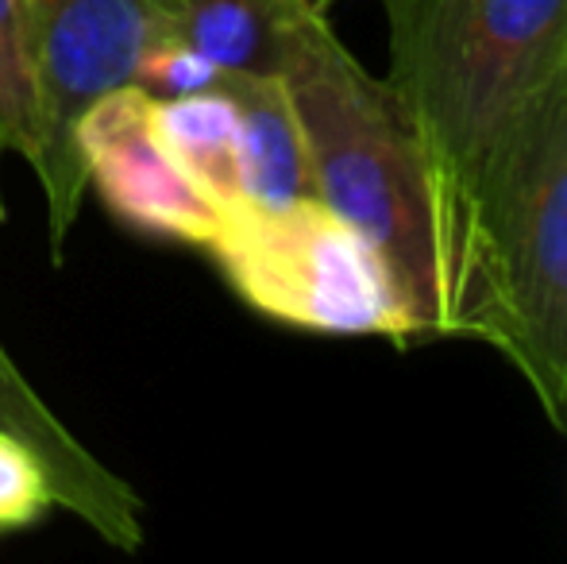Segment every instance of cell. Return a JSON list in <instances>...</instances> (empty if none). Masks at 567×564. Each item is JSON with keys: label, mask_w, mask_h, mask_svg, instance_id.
<instances>
[{"label": "cell", "mask_w": 567, "mask_h": 564, "mask_svg": "<svg viewBox=\"0 0 567 564\" xmlns=\"http://www.w3.org/2000/svg\"><path fill=\"white\" fill-rule=\"evenodd\" d=\"M54 506L47 472L20 441L0 433V530L28 526Z\"/></svg>", "instance_id": "13"}, {"label": "cell", "mask_w": 567, "mask_h": 564, "mask_svg": "<svg viewBox=\"0 0 567 564\" xmlns=\"http://www.w3.org/2000/svg\"><path fill=\"white\" fill-rule=\"evenodd\" d=\"M491 345L567 433V62L517 113L471 205Z\"/></svg>", "instance_id": "3"}, {"label": "cell", "mask_w": 567, "mask_h": 564, "mask_svg": "<svg viewBox=\"0 0 567 564\" xmlns=\"http://www.w3.org/2000/svg\"><path fill=\"white\" fill-rule=\"evenodd\" d=\"M382 16L386 85L478 259V178L517 113L564 70L567 0H382Z\"/></svg>", "instance_id": "2"}, {"label": "cell", "mask_w": 567, "mask_h": 564, "mask_svg": "<svg viewBox=\"0 0 567 564\" xmlns=\"http://www.w3.org/2000/svg\"><path fill=\"white\" fill-rule=\"evenodd\" d=\"M309 151L313 194L355 225L386 264L417 337L483 340L478 259L436 186L386 78L340 43L329 16L298 0L278 66Z\"/></svg>", "instance_id": "1"}, {"label": "cell", "mask_w": 567, "mask_h": 564, "mask_svg": "<svg viewBox=\"0 0 567 564\" xmlns=\"http://www.w3.org/2000/svg\"><path fill=\"white\" fill-rule=\"evenodd\" d=\"M0 151H12L28 166L35 158V98L20 0H0Z\"/></svg>", "instance_id": "11"}, {"label": "cell", "mask_w": 567, "mask_h": 564, "mask_svg": "<svg viewBox=\"0 0 567 564\" xmlns=\"http://www.w3.org/2000/svg\"><path fill=\"white\" fill-rule=\"evenodd\" d=\"M306 4H309V8H317V12H324V16H329V8H337L340 0H306Z\"/></svg>", "instance_id": "14"}, {"label": "cell", "mask_w": 567, "mask_h": 564, "mask_svg": "<svg viewBox=\"0 0 567 564\" xmlns=\"http://www.w3.org/2000/svg\"><path fill=\"white\" fill-rule=\"evenodd\" d=\"M171 35L231 74H278L298 0H155Z\"/></svg>", "instance_id": "9"}, {"label": "cell", "mask_w": 567, "mask_h": 564, "mask_svg": "<svg viewBox=\"0 0 567 564\" xmlns=\"http://www.w3.org/2000/svg\"><path fill=\"white\" fill-rule=\"evenodd\" d=\"M78 151L90 186H97L120 221L202 248L217 240L225 213L171 155L155 124V98L140 85H120L85 109Z\"/></svg>", "instance_id": "6"}, {"label": "cell", "mask_w": 567, "mask_h": 564, "mask_svg": "<svg viewBox=\"0 0 567 564\" xmlns=\"http://www.w3.org/2000/svg\"><path fill=\"white\" fill-rule=\"evenodd\" d=\"M239 109V186L244 205H286L313 194L298 113L278 74H225Z\"/></svg>", "instance_id": "8"}, {"label": "cell", "mask_w": 567, "mask_h": 564, "mask_svg": "<svg viewBox=\"0 0 567 564\" xmlns=\"http://www.w3.org/2000/svg\"><path fill=\"white\" fill-rule=\"evenodd\" d=\"M155 124L158 136L171 147V155L178 158V166L225 217L244 205V186H239V109L225 85L189 93V98L155 101Z\"/></svg>", "instance_id": "10"}, {"label": "cell", "mask_w": 567, "mask_h": 564, "mask_svg": "<svg viewBox=\"0 0 567 564\" xmlns=\"http://www.w3.org/2000/svg\"><path fill=\"white\" fill-rule=\"evenodd\" d=\"M0 433L20 441L43 464L54 506H66L116 550H140L143 526L135 491L54 418V410L23 379L4 345H0Z\"/></svg>", "instance_id": "7"}, {"label": "cell", "mask_w": 567, "mask_h": 564, "mask_svg": "<svg viewBox=\"0 0 567 564\" xmlns=\"http://www.w3.org/2000/svg\"><path fill=\"white\" fill-rule=\"evenodd\" d=\"M228 70L213 66L205 54H197L194 47L178 43V39H163L155 43L135 66V82L143 93H151L155 101H171V98H189V93H205L217 90L225 82Z\"/></svg>", "instance_id": "12"}, {"label": "cell", "mask_w": 567, "mask_h": 564, "mask_svg": "<svg viewBox=\"0 0 567 564\" xmlns=\"http://www.w3.org/2000/svg\"><path fill=\"white\" fill-rule=\"evenodd\" d=\"M0 158H4V151H0ZM8 217V209H4V197H0V221Z\"/></svg>", "instance_id": "15"}, {"label": "cell", "mask_w": 567, "mask_h": 564, "mask_svg": "<svg viewBox=\"0 0 567 564\" xmlns=\"http://www.w3.org/2000/svg\"><path fill=\"white\" fill-rule=\"evenodd\" d=\"M35 98V171L47 197L51 252L62 256L90 189L78 121L93 101L135 82V66L171 35L155 0H20Z\"/></svg>", "instance_id": "5"}, {"label": "cell", "mask_w": 567, "mask_h": 564, "mask_svg": "<svg viewBox=\"0 0 567 564\" xmlns=\"http://www.w3.org/2000/svg\"><path fill=\"white\" fill-rule=\"evenodd\" d=\"M209 252L231 290L262 317L337 337L413 340L398 286L374 244L321 197L239 205Z\"/></svg>", "instance_id": "4"}]
</instances>
